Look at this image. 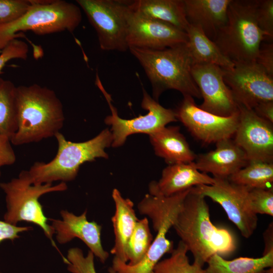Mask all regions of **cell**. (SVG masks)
<instances>
[{"mask_svg": "<svg viewBox=\"0 0 273 273\" xmlns=\"http://www.w3.org/2000/svg\"><path fill=\"white\" fill-rule=\"evenodd\" d=\"M194 257L193 264L202 268L215 254L221 256L234 252L236 242L227 229L213 224L205 197L190 190L172 226Z\"/></svg>", "mask_w": 273, "mask_h": 273, "instance_id": "6da1fadb", "label": "cell"}, {"mask_svg": "<svg viewBox=\"0 0 273 273\" xmlns=\"http://www.w3.org/2000/svg\"><path fill=\"white\" fill-rule=\"evenodd\" d=\"M17 130L11 138L18 146L55 136L65 120L63 107L55 92L37 84L17 86Z\"/></svg>", "mask_w": 273, "mask_h": 273, "instance_id": "7a4b0ae2", "label": "cell"}, {"mask_svg": "<svg viewBox=\"0 0 273 273\" xmlns=\"http://www.w3.org/2000/svg\"><path fill=\"white\" fill-rule=\"evenodd\" d=\"M148 77L157 101L163 92L175 89L183 96L201 98L191 73L194 64L187 43L163 50L130 47Z\"/></svg>", "mask_w": 273, "mask_h": 273, "instance_id": "3957f363", "label": "cell"}, {"mask_svg": "<svg viewBox=\"0 0 273 273\" xmlns=\"http://www.w3.org/2000/svg\"><path fill=\"white\" fill-rule=\"evenodd\" d=\"M55 137L58 142V151L54 158L47 163L36 162L29 170H26L32 184L74 180L84 163L95 161L98 158L107 159L108 155L105 149L112 143L111 132L107 128L83 142L67 141L60 132Z\"/></svg>", "mask_w": 273, "mask_h": 273, "instance_id": "277c9868", "label": "cell"}, {"mask_svg": "<svg viewBox=\"0 0 273 273\" xmlns=\"http://www.w3.org/2000/svg\"><path fill=\"white\" fill-rule=\"evenodd\" d=\"M256 0H231L227 21L213 41L234 64L255 62L262 41L267 38L255 18Z\"/></svg>", "mask_w": 273, "mask_h": 273, "instance_id": "5b68a950", "label": "cell"}, {"mask_svg": "<svg viewBox=\"0 0 273 273\" xmlns=\"http://www.w3.org/2000/svg\"><path fill=\"white\" fill-rule=\"evenodd\" d=\"M78 5L62 0H32L27 11L17 20L0 26V52L11 40L30 31L46 35L67 31L73 32L80 24Z\"/></svg>", "mask_w": 273, "mask_h": 273, "instance_id": "8992f818", "label": "cell"}, {"mask_svg": "<svg viewBox=\"0 0 273 273\" xmlns=\"http://www.w3.org/2000/svg\"><path fill=\"white\" fill-rule=\"evenodd\" d=\"M0 187L6 194L7 211L4 216V220L13 225L25 221L38 225L53 246L58 250L53 239L55 232L48 223L49 219L44 214L39 199L47 193L66 190V183L61 182L55 186L53 184H32L26 170H23L17 178L0 183Z\"/></svg>", "mask_w": 273, "mask_h": 273, "instance_id": "52a82bcc", "label": "cell"}, {"mask_svg": "<svg viewBox=\"0 0 273 273\" xmlns=\"http://www.w3.org/2000/svg\"><path fill=\"white\" fill-rule=\"evenodd\" d=\"M76 2L96 30L102 50L124 52L128 50L127 35L130 9L126 1L76 0Z\"/></svg>", "mask_w": 273, "mask_h": 273, "instance_id": "ba28073f", "label": "cell"}, {"mask_svg": "<svg viewBox=\"0 0 273 273\" xmlns=\"http://www.w3.org/2000/svg\"><path fill=\"white\" fill-rule=\"evenodd\" d=\"M95 82L105 96L111 111V114L107 116L104 121L111 126V146L114 148L123 145L127 136L131 134L141 133L149 135L165 127L167 124L177 121L174 110L161 106L144 88L141 106L148 111L147 114L131 119H122L118 116L116 108L112 104L111 96L105 89L98 73Z\"/></svg>", "mask_w": 273, "mask_h": 273, "instance_id": "9c48e42d", "label": "cell"}, {"mask_svg": "<svg viewBox=\"0 0 273 273\" xmlns=\"http://www.w3.org/2000/svg\"><path fill=\"white\" fill-rule=\"evenodd\" d=\"M214 178L213 184L197 186L192 190L219 204L241 235L249 238L255 231L258 222L257 215L248 205V193L251 189L234 184L228 178Z\"/></svg>", "mask_w": 273, "mask_h": 273, "instance_id": "30bf717a", "label": "cell"}, {"mask_svg": "<svg viewBox=\"0 0 273 273\" xmlns=\"http://www.w3.org/2000/svg\"><path fill=\"white\" fill-rule=\"evenodd\" d=\"M222 69L224 81L238 105L253 109L261 102L273 101V77L256 61Z\"/></svg>", "mask_w": 273, "mask_h": 273, "instance_id": "8fae6325", "label": "cell"}, {"mask_svg": "<svg viewBox=\"0 0 273 273\" xmlns=\"http://www.w3.org/2000/svg\"><path fill=\"white\" fill-rule=\"evenodd\" d=\"M175 112L177 120L195 138L205 144L216 143L231 138L239 122V111L230 116L216 115L197 106L194 98L190 96H184Z\"/></svg>", "mask_w": 273, "mask_h": 273, "instance_id": "7c38bea8", "label": "cell"}, {"mask_svg": "<svg viewBox=\"0 0 273 273\" xmlns=\"http://www.w3.org/2000/svg\"><path fill=\"white\" fill-rule=\"evenodd\" d=\"M239 117L234 136L247 160L273 162V123L258 116L253 109L238 105Z\"/></svg>", "mask_w": 273, "mask_h": 273, "instance_id": "4fadbf2b", "label": "cell"}, {"mask_svg": "<svg viewBox=\"0 0 273 273\" xmlns=\"http://www.w3.org/2000/svg\"><path fill=\"white\" fill-rule=\"evenodd\" d=\"M191 73L203 99L199 106L201 109L223 117L238 112V105L224 81L221 67L213 64H195Z\"/></svg>", "mask_w": 273, "mask_h": 273, "instance_id": "5bb4252c", "label": "cell"}, {"mask_svg": "<svg viewBox=\"0 0 273 273\" xmlns=\"http://www.w3.org/2000/svg\"><path fill=\"white\" fill-rule=\"evenodd\" d=\"M127 42L128 48L159 50L187 43L188 37L186 32L171 24L143 17L130 9Z\"/></svg>", "mask_w": 273, "mask_h": 273, "instance_id": "9a60e30c", "label": "cell"}, {"mask_svg": "<svg viewBox=\"0 0 273 273\" xmlns=\"http://www.w3.org/2000/svg\"><path fill=\"white\" fill-rule=\"evenodd\" d=\"M87 210L76 215L66 210L60 212L62 219H49L56 234V240L61 244L67 243L74 238L81 240L102 263H105L109 253L103 247L102 226L96 222L87 220Z\"/></svg>", "mask_w": 273, "mask_h": 273, "instance_id": "2e32d148", "label": "cell"}, {"mask_svg": "<svg viewBox=\"0 0 273 273\" xmlns=\"http://www.w3.org/2000/svg\"><path fill=\"white\" fill-rule=\"evenodd\" d=\"M248 163L244 152L231 138L217 142L215 150L196 156L194 161L198 170L217 178H229Z\"/></svg>", "mask_w": 273, "mask_h": 273, "instance_id": "e0dca14e", "label": "cell"}, {"mask_svg": "<svg viewBox=\"0 0 273 273\" xmlns=\"http://www.w3.org/2000/svg\"><path fill=\"white\" fill-rule=\"evenodd\" d=\"M215 179L198 170L194 161L188 163L169 165L162 170L158 181L149 185L150 194L170 196L199 185H211Z\"/></svg>", "mask_w": 273, "mask_h": 273, "instance_id": "ac0fdd59", "label": "cell"}, {"mask_svg": "<svg viewBox=\"0 0 273 273\" xmlns=\"http://www.w3.org/2000/svg\"><path fill=\"white\" fill-rule=\"evenodd\" d=\"M231 0H184L190 25L200 28L212 41L227 21Z\"/></svg>", "mask_w": 273, "mask_h": 273, "instance_id": "d6986e66", "label": "cell"}, {"mask_svg": "<svg viewBox=\"0 0 273 273\" xmlns=\"http://www.w3.org/2000/svg\"><path fill=\"white\" fill-rule=\"evenodd\" d=\"M112 197L115 205V212L111 218L115 239L110 252L114 257L127 263V243L139 219L130 199L124 198L117 189H113Z\"/></svg>", "mask_w": 273, "mask_h": 273, "instance_id": "ffe728a7", "label": "cell"}, {"mask_svg": "<svg viewBox=\"0 0 273 273\" xmlns=\"http://www.w3.org/2000/svg\"><path fill=\"white\" fill-rule=\"evenodd\" d=\"M149 135L156 155L169 165L194 162L196 155L191 149L179 126L164 127Z\"/></svg>", "mask_w": 273, "mask_h": 273, "instance_id": "44dd1931", "label": "cell"}, {"mask_svg": "<svg viewBox=\"0 0 273 273\" xmlns=\"http://www.w3.org/2000/svg\"><path fill=\"white\" fill-rule=\"evenodd\" d=\"M127 5L139 15L171 24L185 32L190 26L184 0H135L127 1Z\"/></svg>", "mask_w": 273, "mask_h": 273, "instance_id": "7402d4cb", "label": "cell"}, {"mask_svg": "<svg viewBox=\"0 0 273 273\" xmlns=\"http://www.w3.org/2000/svg\"><path fill=\"white\" fill-rule=\"evenodd\" d=\"M172 228L169 224L163 225L155 230L156 235L144 258L134 265H129L114 257L108 268L109 273H153L157 263L166 253H171L173 243L166 235Z\"/></svg>", "mask_w": 273, "mask_h": 273, "instance_id": "603a6c76", "label": "cell"}, {"mask_svg": "<svg viewBox=\"0 0 273 273\" xmlns=\"http://www.w3.org/2000/svg\"><path fill=\"white\" fill-rule=\"evenodd\" d=\"M186 33L187 44L194 64H213L223 69H230L234 66L235 64L223 55L200 28L190 25Z\"/></svg>", "mask_w": 273, "mask_h": 273, "instance_id": "cb8c5ba5", "label": "cell"}, {"mask_svg": "<svg viewBox=\"0 0 273 273\" xmlns=\"http://www.w3.org/2000/svg\"><path fill=\"white\" fill-rule=\"evenodd\" d=\"M206 263L207 267L198 273H261L273 267V251L259 258L241 257L231 260L215 254Z\"/></svg>", "mask_w": 273, "mask_h": 273, "instance_id": "d4e9b609", "label": "cell"}, {"mask_svg": "<svg viewBox=\"0 0 273 273\" xmlns=\"http://www.w3.org/2000/svg\"><path fill=\"white\" fill-rule=\"evenodd\" d=\"M228 179L234 184L250 189L272 188L273 162H249Z\"/></svg>", "mask_w": 273, "mask_h": 273, "instance_id": "484cf974", "label": "cell"}, {"mask_svg": "<svg viewBox=\"0 0 273 273\" xmlns=\"http://www.w3.org/2000/svg\"><path fill=\"white\" fill-rule=\"evenodd\" d=\"M17 86L0 77V134L11 138L17 131Z\"/></svg>", "mask_w": 273, "mask_h": 273, "instance_id": "4316f807", "label": "cell"}, {"mask_svg": "<svg viewBox=\"0 0 273 273\" xmlns=\"http://www.w3.org/2000/svg\"><path fill=\"white\" fill-rule=\"evenodd\" d=\"M154 240L147 217L138 219L127 243V263L134 265L141 261L148 252Z\"/></svg>", "mask_w": 273, "mask_h": 273, "instance_id": "83f0119b", "label": "cell"}, {"mask_svg": "<svg viewBox=\"0 0 273 273\" xmlns=\"http://www.w3.org/2000/svg\"><path fill=\"white\" fill-rule=\"evenodd\" d=\"M188 252L185 245L180 241L169 257L157 263L153 273H198L201 268L193 263L190 264Z\"/></svg>", "mask_w": 273, "mask_h": 273, "instance_id": "f1b7e54d", "label": "cell"}, {"mask_svg": "<svg viewBox=\"0 0 273 273\" xmlns=\"http://www.w3.org/2000/svg\"><path fill=\"white\" fill-rule=\"evenodd\" d=\"M94 256L90 250L84 256L81 249L74 247L68 250L67 257H63V260L67 265L68 270L72 273H97Z\"/></svg>", "mask_w": 273, "mask_h": 273, "instance_id": "f546056e", "label": "cell"}, {"mask_svg": "<svg viewBox=\"0 0 273 273\" xmlns=\"http://www.w3.org/2000/svg\"><path fill=\"white\" fill-rule=\"evenodd\" d=\"M248 205L255 214L273 216V188L252 189L248 193Z\"/></svg>", "mask_w": 273, "mask_h": 273, "instance_id": "4dcf8cb0", "label": "cell"}, {"mask_svg": "<svg viewBox=\"0 0 273 273\" xmlns=\"http://www.w3.org/2000/svg\"><path fill=\"white\" fill-rule=\"evenodd\" d=\"M32 3V0H0V26L21 17Z\"/></svg>", "mask_w": 273, "mask_h": 273, "instance_id": "1f68e13d", "label": "cell"}, {"mask_svg": "<svg viewBox=\"0 0 273 273\" xmlns=\"http://www.w3.org/2000/svg\"><path fill=\"white\" fill-rule=\"evenodd\" d=\"M255 18L259 28L266 37L273 38V1L256 0Z\"/></svg>", "mask_w": 273, "mask_h": 273, "instance_id": "d6a6232c", "label": "cell"}, {"mask_svg": "<svg viewBox=\"0 0 273 273\" xmlns=\"http://www.w3.org/2000/svg\"><path fill=\"white\" fill-rule=\"evenodd\" d=\"M28 52V46L25 41L18 38L10 41L1 52L0 74L2 73V69L9 61L15 59L26 60Z\"/></svg>", "mask_w": 273, "mask_h": 273, "instance_id": "836d02e7", "label": "cell"}, {"mask_svg": "<svg viewBox=\"0 0 273 273\" xmlns=\"http://www.w3.org/2000/svg\"><path fill=\"white\" fill-rule=\"evenodd\" d=\"M256 62L265 71L273 77V44L272 43H262Z\"/></svg>", "mask_w": 273, "mask_h": 273, "instance_id": "e575fe53", "label": "cell"}, {"mask_svg": "<svg viewBox=\"0 0 273 273\" xmlns=\"http://www.w3.org/2000/svg\"><path fill=\"white\" fill-rule=\"evenodd\" d=\"M16 160V155L9 138L0 134V168L4 165L13 164ZM1 175L0 170V177Z\"/></svg>", "mask_w": 273, "mask_h": 273, "instance_id": "d590c367", "label": "cell"}, {"mask_svg": "<svg viewBox=\"0 0 273 273\" xmlns=\"http://www.w3.org/2000/svg\"><path fill=\"white\" fill-rule=\"evenodd\" d=\"M31 230L32 228L30 226H18L0 220V243L5 240L13 241L20 237L19 233Z\"/></svg>", "mask_w": 273, "mask_h": 273, "instance_id": "8d00e7d4", "label": "cell"}, {"mask_svg": "<svg viewBox=\"0 0 273 273\" xmlns=\"http://www.w3.org/2000/svg\"><path fill=\"white\" fill-rule=\"evenodd\" d=\"M253 110L258 116L273 123V101L261 102Z\"/></svg>", "mask_w": 273, "mask_h": 273, "instance_id": "74e56055", "label": "cell"}, {"mask_svg": "<svg viewBox=\"0 0 273 273\" xmlns=\"http://www.w3.org/2000/svg\"><path fill=\"white\" fill-rule=\"evenodd\" d=\"M264 249L262 255L273 251V223H269L263 234Z\"/></svg>", "mask_w": 273, "mask_h": 273, "instance_id": "f35d334b", "label": "cell"}, {"mask_svg": "<svg viewBox=\"0 0 273 273\" xmlns=\"http://www.w3.org/2000/svg\"><path fill=\"white\" fill-rule=\"evenodd\" d=\"M261 273H273V267H269L265 269Z\"/></svg>", "mask_w": 273, "mask_h": 273, "instance_id": "ab89813d", "label": "cell"}]
</instances>
